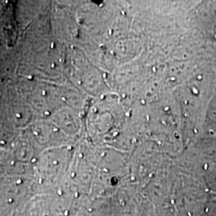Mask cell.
<instances>
[{
	"label": "cell",
	"instance_id": "6da1fadb",
	"mask_svg": "<svg viewBox=\"0 0 216 216\" xmlns=\"http://www.w3.org/2000/svg\"><path fill=\"white\" fill-rule=\"evenodd\" d=\"M42 95H43V96L46 95V90H42Z\"/></svg>",
	"mask_w": 216,
	"mask_h": 216
},
{
	"label": "cell",
	"instance_id": "3957f363",
	"mask_svg": "<svg viewBox=\"0 0 216 216\" xmlns=\"http://www.w3.org/2000/svg\"><path fill=\"white\" fill-rule=\"evenodd\" d=\"M16 116H17L18 118H19L20 116H21V114H16Z\"/></svg>",
	"mask_w": 216,
	"mask_h": 216
},
{
	"label": "cell",
	"instance_id": "7a4b0ae2",
	"mask_svg": "<svg viewBox=\"0 0 216 216\" xmlns=\"http://www.w3.org/2000/svg\"><path fill=\"white\" fill-rule=\"evenodd\" d=\"M45 114H46V115H48V114H50V113H49V111H46L45 113H44Z\"/></svg>",
	"mask_w": 216,
	"mask_h": 216
}]
</instances>
